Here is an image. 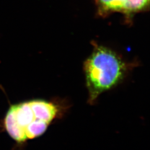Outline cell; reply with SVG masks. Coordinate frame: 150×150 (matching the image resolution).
I'll return each mask as SVG.
<instances>
[{
  "mask_svg": "<svg viewBox=\"0 0 150 150\" xmlns=\"http://www.w3.org/2000/svg\"><path fill=\"white\" fill-rule=\"evenodd\" d=\"M125 64L118 54L102 46H96L84 64L89 101L93 102L105 91L123 78Z\"/></svg>",
  "mask_w": 150,
  "mask_h": 150,
  "instance_id": "obj_1",
  "label": "cell"
},
{
  "mask_svg": "<svg viewBox=\"0 0 150 150\" xmlns=\"http://www.w3.org/2000/svg\"><path fill=\"white\" fill-rule=\"evenodd\" d=\"M38 121H45L36 100L12 105L6 115L4 124L7 132L13 139L23 142L27 139L26 129Z\"/></svg>",
  "mask_w": 150,
  "mask_h": 150,
  "instance_id": "obj_2",
  "label": "cell"
},
{
  "mask_svg": "<svg viewBox=\"0 0 150 150\" xmlns=\"http://www.w3.org/2000/svg\"><path fill=\"white\" fill-rule=\"evenodd\" d=\"M127 0H97L101 11L123 12Z\"/></svg>",
  "mask_w": 150,
  "mask_h": 150,
  "instance_id": "obj_3",
  "label": "cell"
},
{
  "mask_svg": "<svg viewBox=\"0 0 150 150\" xmlns=\"http://www.w3.org/2000/svg\"><path fill=\"white\" fill-rule=\"evenodd\" d=\"M150 0H127L124 7L123 13L130 15L146 9Z\"/></svg>",
  "mask_w": 150,
  "mask_h": 150,
  "instance_id": "obj_4",
  "label": "cell"
}]
</instances>
